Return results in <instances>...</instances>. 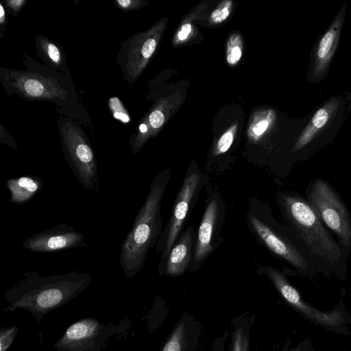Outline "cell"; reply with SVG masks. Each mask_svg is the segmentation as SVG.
<instances>
[{
	"label": "cell",
	"mask_w": 351,
	"mask_h": 351,
	"mask_svg": "<svg viewBox=\"0 0 351 351\" xmlns=\"http://www.w3.org/2000/svg\"><path fill=\"white\" fill-rule=\"evenodd\" d=\"M304 196L324 224L335 234L348 258L351 252V217L338 192L328 182L317 178L309 182Z\"/></svg>",
	"instance_id": "obj_9"
},
{
	"label": "cell",
	"mask_w": 351,
	"mask_h": 351,
	"mask_svg": "<svg viewBox=\"0 0 351 351\" xmlns=\"http://www.w3.org/2000/svg\"><path fill=\"white\" fill-rule=\"evenodd\" d=\"M7 23V17L5 12V9L2 5V3H0V25L1 28L3 29L6 25Z\"/></svg>",
	"instance_id": "obj_31"
},
{
	"label": "cell",
	"mask_w": 351,
	"mask_h": 351,
	"mask_svg": "<svg viewBox=\"0 0 351 351\" xmlns=\"http://www.w3.org/2000/svg\"><path fill=\"white\" fill-rule=\"evenodd\" d=\"M345 1L326 30L319 36L311 50L306 79L313 84L322 82L328 76L339 45L346 15Z\"/></svg>",
	"instance_id": "obj_11"
},
{
	"label": "cell",
	"mask_w": 351,
	"mask_h": 351,
	"mask_svg": "<svg viewBox=\"0 0 351 351\" xmlns=\"http://www.w3.org/2000/svg\"><path fill=\"white\" fill-rule=\"evenodd\" d=\"M291 351H302L300 348H296L295 349L291 350Z\"/></svg>",
	"instance_id": "obj_32"
},
{
	"label": "cell",
	"mask_w": 351,
	"mask_h": 351,
	"mask_svg": "<svg viewBox=\"0 0 351 351\" xmlns=\"http://www.w3.org/2000/svg\"><path fill=\"white\" fill-rule=\"evenodd\" d=\"M206 177L197 165H191L185 174L182 184L174 200L170 217L158 240L156 253H160L158 272L165 274L169 254L181 234L190 212L195 206Z\"/></svg>",
	"instance_id": "obj_8"
},
{
	"label": "cell",
	"mask_w": 351,
	"mask_h": 351,
	"mask_svg": "<svg viewBox=\"0 0 351 351\" xmlns=\"http://www.w3.org/2000/svg\"><path fill=\"white\" fill-rule=\"evenodd\" d=\"M257 272L270 280L289 306L311 322L327 328H336L342 323L343 317L339 311H322L305 302L298 290L279 270L270 266H261Z\"/></svg>",
	"instance_id": "obj_13"
},
{
	"label": "cell",
	"mask_w": 351,
	"mask_h": 351,
	"mask_svg": "<svg viewBox=\"0 0 351 351\" xmlns=\"http://www.w3.org/2000/svg\"><path fill=\"white\" fill-rule=\"evenodd\" d=\"M171 174V170L165 169L152 179L144 203L121 245L119 261L126 278L141 271L149 250L156 245L162 231L161 202Z\"/></svg>",
	"instance_id": "obj_4"
},
{
	"label": "cell",
	"mask_w": 351,
	"mask_h": 351,
	"mask_svg": "<svg viewBox=\"0 0 351 351\" xmlns=\"http://www.w3.org/2000/svg\"><path fill=\"white\" fill-rule=\"evenodd\" d=\"M93 276L77 271L49 276L32 273L8 289V302L1 312L27 311L38 323L48 313L60 308L82 293L90 284Z\"/></svg>",
	"instance_id": "obj_2"
},
{
	"label": "cell",
	"mask_w": 351,
	"mask_h": 351,
	"mask_svg": "<svg viewBox=\"0 0 351 351\" xmlns=\"http://www.w3.org/2000/svg\"><path fill=\"white\" fill-rule=\"evenodd\" d=\"M351 112V92L345 90L308 112V119L289 148L291 162H304L331 144Z\"/></svg>",
	"instance_id": "obj_5"
},
{
	"label": "cell",
	"mask_w": 351,
	"mask_h": 351,
	"mask_svg": "<svg viewBox=\"0 0 351 351\" xmlns=\"http://www.w3.org/2000/svg\"><path fill=\"white\" fill-rule=\"evenodd\" d=\"M251 324L246 313H242L232 319V331L228 351H249Z\"/></svg>",
	"instance_id": "obj_19"
},
{
	"label": "cell",
	"mask_w": 351,
	"mask_h": 351,
	"mask_svg": "<svg viewBox=\"0 0 351 351\" xmlns=\"http://www.w3.org/2000/svg\"><path fill=\"white\" fill-rule=\"evenodd\" d=\"M191 31V25L189 23H185L182 25L181 31L178 33V37L180 40L187 38Z\"/></svg>",
	"instance_id": "obj_30"
},
{
	"label": "cell",
	"mask_w": 351,
	"mask_h": 351,
	"mask_svg": "<svg viewBox=\"0 0 351 351\" xmlns=\"http://www.w3.org/2000/svg\"><path fill=\"white\" fill-rule=\"evenodd\" d=\"M268 125L267 120L258 122L253 129L254 134L257 136L262 134L267 129Z\"/></svg>",
	"instance_id": "obj_29"
},
{
	"label": "cell",
	"mask_w": 351,
	"mask_h": 351,
	"mask_svg": "<svg viewBox=\"0 0 351 351\" xmlns=\"http://www.w3.org/2000/svg\"><path fill=\"white\" fill-rule=\"evenodd\" d=\"M247 222L257 239L275 256L289 263L298 272L313 274L316 271L328 270L315 257L296 232L287 224L276 221L271 215L263 217L249 213Z\"/></svg>",
	"instance_id": "obj_6"
},
{
	"label": "cell",
	"mask_w": 351,
	"mask_h": 351,
	"mask_svg": "<svg viewBox=\"0 0 351 351\" xmlns=\"http://www.w3.org/2000/svg\"><path fill=\"white\" fill-rule=\"evenodd\" d=\"M165 116L159 110H154L149 115L150 125L155 129L159 128L164 123Z\"/></svg>",
	"instance_id": "obj_24"
},
{
	"label": "cell",
	"mask_w": 351,
	"mask_h": 351,
	"mask_svg": "<svg viewBox=\"0 0 351 351\" xmlns=\"http://www.w3.org/2000/svg\"><path fill=\"white\" fill-rule=\"evenodd\" d=\"M5 184L10 193V201L21 204L29 202L41 191L44 182L40 177L28 175L8 179Z\"/></svg>",
	"instance_id": "obj_18"
},
{
	"label": "cell",
	"mask_w": 351,
	"mask_h": 351,
	"mask_svg": "<svg viewBox=\"0 0 351 351\" xmlns=\"http://www.w3.org/2000/svg\"><path fill=\"white\" fill-rule=\"evenodd\" d=\"M22 62L24 70L0 68V82L6 93L27 101L53 103L60 115L93 127L71 75L42 65L26 54Z\"/></svg>",
	"instance_id": "obj_1"
},
{
	"label": "cell",
	"mask_w": 351,
	"mask_h": 351,
	"mask_svg": "<svg viewBox=\"0 0 351 351\" xmlns=\"http://www.w3.org/2000/svg\"><path fill=\"white\" fill-rule=\"evenodd\" d=\"M229 335L230 331L227 330L215 338L212 344L211 351H225L226 342Z\"/></svg>",
	"instance_id": "obj_26"
},
{
	"label": "cell",
	"mask_w": 351,
	"mask_h": 351,
	"mask_svg": "<svg viewBox=\"0 0 351 351\" xmlns=\"http://www.w3.org/2000/svg\"><path fill=\"white\" fill-rule=\"evenodd\" d=\"M276 199L287 224L300 237L310 252L329 271L338 275L346 273L348 258L305 196L293 191H280Z\"/></svg>",
	"instance_id": "obj_3"
},
{
	"label": "cell",
	"mask_w": 351,
	"mask_h": 351,
	"mask_svg": "<svg viewBox=\"0 0 351 351\" xmlns=\"http://www.w3.org/2000/svg\"><path fill=\"white\" fill-rule=\"evenodd\" d=\"M241 50L239 47H233L230 51L228 52L227 56V61L230 64H235L241 57Z\"/></svg>",
	"instance_id": "obj_28"
},
{
	"label": "cell",
	"mask_w": 351,
	"mask_h": 351,
	"mask_svg": "<svg viewBox=\"0 0 351 351\" xmlns=\"http://www.w3.org/2000/svg\"><path fill=\"white\" fill-rule=\"evenodd\" d=\"M35 47L38 56L50 69L71 75L66 66V55L62 47L43 35L36 37Z\"/></svg>",
	"instance_id": "obj_17"
},
{
	"label": "cell",
	"mask_w": 351,
	"mask_h": 351,
	"mask_svg": "<svg viewBox=\"0 0 351 351\" xmlns=\"http://www.w3.org/2000/svg\"><path fill=\"white\" fill-rule=\"evenodd\" d=\"M108 107L115 119L123 123H128L130 121L127 109L118 97H114L109 99Z\"/></svg>",
	"instance_id": "obj_20"
},
{
	"label": "cell",
	"mask_w": 351,
	"mask_h": 351,
	"mask_svg": "<svg viewBox=\"0 0 351 351\" xmlns=\"http://www.w3.org/2000/svg\"><path fill=\"white\" fill-rule=\"evenodd\" d=\"M86 245L82 232L75 230L73 226L59 224L27 238L22 244L32 252H55Z\"/></svg>",
	"instance_id": "obj_14"
},
{
	"label": "cell",
	"mask_w": 351,
	"mask_h": 351,
	"mask_svg": "<svg viewBox=\"0 0 351 351\" xmlns=\"http://www.w3.org/2000/svg\"><path fill=\"white\" fill-rule=\"evenodd\" d=\"M233 138V132L231 130L223 134L217 143L218 154L226 152L230 147Z\"/></svg>",
	"instance_id": "obj_22"
},
{
	"label": "cell",
	"mask_w": 351,
	"mask_h": 351,
	"mask_svg": "<svg viewBox=\"0 0 351 351\" xmlns=\"http://www.w3.org/2000/svg\"><path fill=\"white\" fill-rule=\"evenodd\" d=\"M114 3L117 8L124 12H129L138 8L141 2L136 0H116Z\"/></svg>",
	"instance_id": "obj_23"
},
{
	"label": "cell",
	"mask_w": 351,
	"mask_h": 351,
	"mask_svg": "<svg viewBox=\"0 0 351 351\" xmlns=\"http://www.w3.org/2000/svg\"><path fill=\"white\" fill-rule=\"evenodd\" d=\"M196 233L190 226L181 233L167 257L164 275L180 276L188 271L191 264Z\"/></svg>",
	"instance_id": "obj_16"
},
{
	"label": "cell",
	"mask_w": 351,
	"mask_h": 351,
	"mask_svg": "<svg viewBox=\"0 0 351 351\" xmlns=\"http://www.w3.org/2000/svg\"><path fill=\"white\" fill-rule=\"evenodd\" d=\"M225 204L219 194L213 192L206 199L205 210L196 233L194 250L189 272L198 271L216 247L215 239L221 229Z\"/></svg>",
	"instance_id": "obj_12"
},
{
	"label": "cell",
	"mask_w": 351,
	"mask_h": 351,
	"mask_svg": "<svg viewBox=\"0 0 351 351\" xmlns=\"http://www.w3.org/2000/svg\"><path fill=\"white\" fill-rule=\"evenodd\" d=\"M58 127L62 151L71 170L84 189L97 192L99 186L97 161L81 124L60 115Z\"/></svg>",
	"instance_id": "obj_7"
},
{
	"label": "cell",
	"mask_w": 351,
	"mask_h": 351,
	"mask_svg": "<svg viewBox=\"0 0 351 351\" xmlns=\"http://www.w3.org/2000/svg\"><path fill=\"white\" fill-rule=\"evenodd\" d=\"M4 2L9 12L16 16L25 4L26 0H5Z\"/></svg>",
	"instance_id": "obj_25"
},
{
	"label": "cell",
	"mask_w": 351,
	"mask_h": 351,
	"mask_svg": "<svg viewBox=\"0 0 351 351\" xmlns=\"http://www.w3.org/2000/svg\"><path fill=\"white\" fill-rule=\"evenodd\" d=\"M231 2L221 9L215 10L211 14V19L215 23H220L223 21L229 15L228 7H230Z\"/></svg>",
	"instance_id": "obj_27"
},
{
	"label": "cell",
	"mask_w": 351,
	"mask_h": 351,
	"mask_svg": "<svg viewBox=\"0 0 351 351\" xmlns=\"http://www.w3.org/2000/svg\"><path fill=\"white\" fill-rule=\"evenodd\" d=\"M128 326L126 322L105 324L95 317L83 318L71 324L53 348L57 351H100L110 337Z\"/></svg>",
	"instance_id": "obj_10"
},
{
	"label": "cell",
	"mask_w": 351,
	"mask_h": 351,
	"mask_svg": "<svg viewBox=\"0 0 351 351\" xmlns=\"http://www.w3.org/2000/svg\"><path fill=\"white\" fill-rule=\"evenodd\" d=\"M201 335L200 323L185 313L173 327L160 351H196Z\"/></svg>",
	"instance_id": "obj_15"
},
{
	"label": "cell",
	"mask_w": 351,
	"mask_h": 351,
	"mask_svg": "<svg viewBox=\"0 0 351 351\" xmlns=\"http://www.w3.org/2000/svg\"><path fill=\"white\" fill-rule=\"evenodd\" d=\"M18 331L17 326L0 328V351H7L15 339Z\"/></svg>",
	"instance_id": "obj_21"
}]
</instances>
